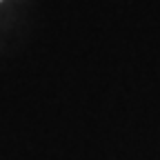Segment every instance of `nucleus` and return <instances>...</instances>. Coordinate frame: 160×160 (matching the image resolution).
<instances>
[]
</instances>
